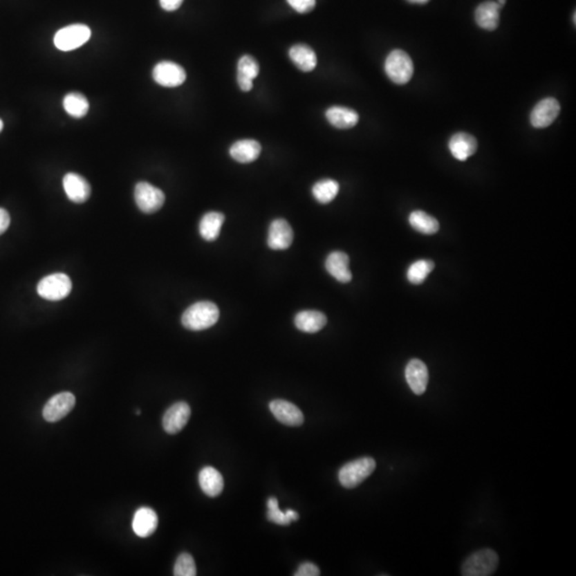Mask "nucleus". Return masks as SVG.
<instances>
[{"instance_id":"obj_17","label":"nucleus","mask_w":576,"mask_h":576,"mask_svg":"<svg viewBox=\"0 0 576 576\" xmlns=\"http://www.w3.org/2000/svg\"><path fill=\"white\" fill-rule=\"evenodd\" d=\"M133 530L140 538H147L154 534L158 526V517L153 509L142 507L138 509L133 516Z\"/></svg>"},{"instance_id":"obj_38","label":"nucleus","mask_w":576,"mask_h":576,"mask_svg":"<svg viewBox=\"0 0 576 576\" xmlns=\"http://www.w3.org/2000/svg\"><path fill=\"white\" fill-rule=\"evenodd\" d=\"M409 3H416V5H425L427 3L429 0H408Z\"/></svg>"},{"instance_id":"obj_6","label":"nucleus","mask_w":576,"mask_h":576,"mask_svg":"<svg viewBox=\"0 0 576 576\" xmlns=\"http://www.w3.org/2000/svg\"><path fill=\"white\" fill-rule=\"evenodd\" d=\"M37 294L49 301L62 300L70 295L72 282L64 273H53L47 275L37 284Z\"/></svg>"},{"instance_id":"obj_24","label":"nucleus","mask_w":576,"mask_h":576,"mask_svg":"<svg viewBox=\"0 0 576 576\" xmlns=\"http://www.w3.org/2000/svg\"><path fill=\"white\" fill-rule=\"evenodd\" d=\"M290 58L304 73L312 72L317 66L315 52L306 44H296L290 49Z\"/></svg>"},{"instance_id":"obj_27","label":"nucleus","mask_w":576,"mask_h":576,"mask_svg":"<svg viewBox=\"0 0 576 576\" xmlns=\"http://www.w3.org/2000/svg\"><path fill=\"white\" fill-rule=\"evenodd\" d=\"M64 110L73 118H84L89 111V102L84 94L72 92L64 98Z\"/></svg>"},{"instance_id":"obj_32","label":"nucleus","mask_w":576,"mask_h":576,"mask_svg":"<svg viewBox=\"0 0 576 576\" xmlns=\"http://www.w3.org/2000/svg\"><path fill=\"white\" fill-rule=\"evenodd\" d=\"M238 74L247 76L250 80H254L259 73V64L257 59L250 55H245L238 61Z\"/></svg>"},{"instance_id":"obj_10","label":"nucleus","mask_w":576,"mask_h":576,"mask_svg":"<svg viewBox=\"0 0 576 576\" xmlns=\"http://www.w3.org/2000/svg\"><path fill=\"white\" fill-rule=\"evenodd\" d=\"M192 416L189 405L185 402H175L165 413L162 426L169 434H176L182 431Z\"/></svg>"},{"instance_id":"obj_3","label":"nucleus","mask_w":576,"mask_h":576,"mask_svg":"<svg viewBox=\"0 0 576 576\" xmlns=\"http://www.w3.org/2000/svg\"><path fill=\"white\" fill-rule=\"evenodd\" d=\"M375 470V461L371 457H363L348 462L340 470L339 481L346 489H353L361 485Z\"/></svg>"},{"instance_id":"obj_2","label":"nucleus","mask_w":576,"mask_h":576,"mask_svg":"<svg viewBox=\"0 0 576 576\" xmlns=\"http://www.w3.org/2000/svg\"><path fill=\"white\" fill-rule=\"evenodd\" d=\"M499 558L495 550L483 548L467 558L462 565L463 576H490L499 567Z\"/></svg>"},{"instance_id":"obj_18","label":"nucleus","mask_w":576,"mask_h":576,"mask_svg":"<svg viewBox=\"0 0 576 576\" xmlns=\"http://www.w3.org/2000/svg\"><path fill=\"white\" fill-rule=\"evenodd\" d=\"M326 269L339 282L348 283L353 279L349 269V257L341 251H335L328 255Z\"/></svg>"},{"instance_id":"obj_13","label":"nucleus","mask_w":576,"mask_h":576,"mask_svg":"<svg viewBox=\"0 0 576 576\" xmlns=\"http://www.w3.org/2000/svg\"><path fill=\"white\" fill-rule=\"evenodd\" d=\"M406 380L412 392L416 395H422L427 390L429 373L424 362L413 359L409 362L405 371Z\"/></svg>"},{"instance_id":"obj_33","label":"nucleus","mask_w":576,"mask_h":576,"mask_svg":"<svg viewBox=\"0 0 576 576\" xmlns=\"http://www.w3.org/2000/svg\"><path fill=\"white\" fill-rule=\"evenodd\" d=\"M288 5L300 15H306L314 10L316 0H286Z\"/></svg>"},{"instance_id":"obj_29","label":"nucleus","mask_w":576,"mask_h":576,"mask_svg":"<svg viewBox=\"0 0 576 576\" xmlns=\"http://www.w3.org/2000/svg\"><path fill=\"white\" fill-rule=\"evenodd\" d=\"M434 269V263L432 261L420 259V261L413 263L410 268L408 269V273H407L409 282L416 285L422 284Z\"/></svg>"},{"instance_id":"obj_21","label":"nucleus","mask_w":576,"mask_h":576,"mask_svg":"<svg viewBox=\"0 0 576 576\" xmlns=\"http://www.w3.org/2000/svg\"><path fill=\"white\" fill-rule=\"evenodd\" d=\"M327 316L318 310H302L295 317V326L306 333H316L327 324Z\"/></svg>"},{"instance_id":"obj_16","label":"nucleus","mask_w":576,"mask_h":576,"mask_svg":"<svg viewBox=\"0 0 576 576\" xmlns=\"http://www.w3.org/2000/svg\"><path fill=\"white\" fill-rule=\"evenodd\" d=\"M450 153L457 160L465 161L477 151L479 143L476 138L467 133H457L450 138L448 143Z\"/></svg>"},{"instance_id":"obj_39","label":"nucleus","mask_w":576,"mask_h":576,"mask_svg":"<svg viewBox=\"0 0 576 576\" xmlns=\"http://www.w3.org/2000/svg\"><path fill=\"white\" fill-rule=\"evenodd\" d=\"M496 3H499V7L503 8L506 3V0H497Z\"/></svg>"},{"instance_id":"obj_34","label":"nucleus","mask_w":576,"mask_h":576,"mask_svg":"<svg viewBox=\"0 0 576 576\" xmlns=\"http://www.w3.org/2000/svg\"><path fill=\"white\" fill-rule=\"evenodd\" d=\"M320 575V570L317 566L312 562H304L299 566L295 576H318Z\"/></svg>"},{"instance_id":"obj_23","label":"nucleus","mask_w":576,"mask_h":576,"mask_svg":"<svg viewBox=\"0 0 576 576\" xmlns=\"http://www.w3.org/2000/svg\"><path fill=\"white\" fill-rule=\"evenodd\" d=\"M326 117L332 127L340 129H348L355 127L359 122V115L353 109L342 106H334L326 112Z\"/></svg>"},{"instance_id":"obj_11","label":"nucleus","mask_w":576,"mask_h":576,"mask_svg":"<svg viewBox=\"0 0 576 576\" xmlns=\"http://www.w3.org/2000/svg\"><path fill=\"white\" fill-rule=\"evenodd\" d=\"M560 105L553 97L544 98L530 113V123L536 129H546L559 115Z\"/></svg>"},{"instance_id":"obj_35","label":"nucleus","mask_w":576,"mask_h":576,"mask_svg":"<svg viewBox=\"0 0 576 576\" xmlns=\"http://www.w3.org/2000/svg\"><path fill=\"white\" fill-rule=\"evenodd\" d=\"M237 82L238 86H239V88L241 89V91L249 92L252 90V80H250V78L247 77V76H243V75L241 74H237Z\"/></svg>"},{"instance_id":"obj_15","label":"nucleus","mask_w":576,"mask_h":576,"mask_svg":"<svg viewBox=\"0 0 576 576\" xmlns=\"http://www.w3.org/2000/svg\"><path fill=\"white\" fill-rule=\"evenodd\" d=\"M64 188L70 201L84 203L91 196V186L86 178L76 173L64 175Z\"/></svg>"},{"instance_id":"obj_22","label":"nucleus","mask_w":576,"mask_h":576,"mask_svg":"<svg viewBox=\"0 0 576 576\" xmlns=\"http://www.w3.org/2000/svg\"><path fill=\"white\" fill-rule=\"evenodd\" d=\"M261 147L257 140H239L230 149V155L234 160L241 164H250L257 160L261 155Z\"/></svg>"},{"instance_id":"obj_8","label":"nucleus","mask_w":576,"mask_h":576,"mask_svg":"<svg viewBox=\"0 0 576 576\" xmlns=\"http://www.w3.org/2000/svg\"><path fill=\"white\" fill-rule=\"evenodd\" d=\"M76 398L71 392H61L47 400L43 408V418L46 422H56L66 418L74 409Z\"/></svg>"},{"instance_id":"obj_28","label":"nucleus","mask_w":576,"mask_h":576,"mask_svg":"<svg viewBox=\"0 0 576 576\" xmlns=\"http://www.w3.org/2000/svg\"><path fill=\"white\" fill-rule=\"evenodd\" d=\"M340 192V185L331 178L319 180L313 186V196L319 203L328 204L333 201Z\"/></svg>"},{"instance_id":"obj_5","label":"nucleus","mask_w":576,"mask_h":576,"mask_svg":"<svg viewBox=\"0 0 576 576\" xmlns=\"http://www.w3.org/2000/svg\"><path fill=\"white\" fill-rule=\"evenodd\" d=\"M91 37V29L84 24H74L61 28L55 35L54 43L62 52H71L82 46Z\"/></svg>"},{"instance_id":"obj_37","label":"nucleus","mask_w":576,"mask_h":576,"mask_svg":"<svg viewBox=\"0 0 576 576\" xmlns=\"http://www.w3.org/2000/svg\"><path fill=\"white\" fill-rule=\"evenodd\" d=\"M11 219H10L9 212L3 208H0V235L7 231Z\"/></svg>"},{"instance_id":"obj_26","label":"nucleus","mask_w":576,"mask_h":576,"mask_svg":"<svg viewBox=\"0 0 576 576\" xmlns=\"http://www.w3.org/2000/svg\"><path fill=\"white\" fill-rule=\"evenodd\" d=\"M409 223L416 231L425 235H434L439 231L440 224L436 218L422 210H416L409 216Z\"/></svg>"},{"instance_id":"obj_31","label":"nucleus","mask_w":576,"mask_h":576,"mask_svg":"<svg viewBox=\"0 0 576 576\" xmlns=\"http://www.w3.org/2000/svg\"><path fill=\"white\" fill-rule=\"evenodd\" d=\"M267 507H268V511H267V519H268L270 522L275 523V524L278 525H290V519L288 518L287 516L286 511H282L280 508H279V502L278 499H275V497H269L268 501H267Z\"/></svg>"},{"instance_id":"obj_19","label":"nucleus","mask_w":576,"mask_h":576,"mask_svg":"<svg viewBox=\"0 0 576 576\" xmlns=\"http://www.w3.org/2000/svg\"><path fill=\"white\" fill-rule=\"evenodd\" d=\"M502 8L495 1H485L476 8L475 21L481 28L493 31L499 25V12Z\"/></svg>"},{"instance_id":"obj_40","label":"nucleus","mask_w":576,"mask_h":576,"mask_svg":"<svg viewBox=\"0 0 576 576\" xmlns=\"http://www.w3.org/2000/svg\"><path fill=\"white\" fill-rule=\"evenodd\" d=\"M3 120L0 119V131H3Z\"/></svg>"},{"instance_id":"obj_30","label":"nucleus","mask_w":576,"mask_h":576,"mask_svg":"<svg viewBox=\"0 0 576 576\" xmlns=\"http://www.w3.org/2000/svg\"><path fill=\"white\" fill-rule=\"evenodd\" d=\"M173 574L175 576H196V566L194 557L188 553L180 554L175 562Z\"/></svg>"},{"instance_id":"obj_7","label":"nucleus","mask_w":576,"mask_h":576,"mask_svg":"<svg viewBox=\"0 0 576 576\" xmlns=\"http://www.w3.org/2000/svg\"><path fill=\"white\" fill-rule=\"evenodd\" d=\"M135 200L141 212L154 214L164 206L166 196L159 188L149 183L140 182L135 187Z\"/></svg>"},{"instance_id":"obj_20","label":"nucleus","mask_w":576,"mask_h":576,"mask_svg":"<svg viewBox=\"0 0 576 576\" xmlns=\"http://www.w3.org/2000/svg\"><path fill=\"white\" fill-rule=\"evenodd\" d=\"M198 483L202 491L210 497L218 496L223 491V477L215 467H203L198 474Z\"/></svg>"},{"instance_id":"obj_9","label":"nucleus","mask_w":576,"mask_h":576,"mask_svg":"<svg viewBox=\"0 0 576 576\" xmlns=\"http://www.w3.org/2000/svg\"><path fill=\"white\" fill-rule=\"evenodd\" d=\"M187 75L184 68L171 61H161L153 70V78L166 88H175L184 84Z\"/></svg>"},{"instance_id":"obj_4","label":"nucleus","mask_w":576,"mask_h":576,"mask_svg":"<svg viewBox=\"0 0 576 576\" xmlns=\"http://www.w3.org/2000/svg\"><path fill=\"white\" fill-rule=\"evenodd\" d=\"M385 73L387 77L397 84H405L410 82L414 72L412 59L400 49L391 52L385 60Z\"/></svg>"},{"instance_id":"obj_1","label":"nucleus","mask_w":576,"mask_h":576,"mask_svg":"<svg viewBox=\"0 0 576 576\" xmlns=\"http://www.w3.org/2000/svg\"><path fill=\"white\" fill-rule=\"evenodd\" d=\"M219 316V308L215 304L210 301L196 302L185 310L182 324L186 329L202 331L216 324Z\"/></svg>"},{"instance_id":"obj_14","label":"nucleus","mask_w":576,"mask_h":576,"mask_svg":"<svg viewBox=\"0 0 576 576\" xmlns=\"http://www.w3.org/2000/svg\"><path fill=\"white\" fill-rule=\"evenodd\" d=\"M294 241V232L290 224L284 219H275L269 227L267 243L272 250H286Z\"/></svg>"},{"instance_id":"obj_25","label":"nucleus","mask_w":576,"mask_h":576,"mask_svg":"<svg viewBox=\"0 0 576 576\" xmlns=\"http://www.w3.org/2000/svg\"><path fill=\"white\" fill-rule=\"evenodd\" d=\"M225 217L223 214L218 212H210L202 217L198 225V231L202 238L206 241H214L219 237L222 224Z\"/></svg>"},{"instance_id":"obj_12","label":"nucleus","mask_w":576,"mask_h":576,"mask_svg":"<svg viewBox=\"0 0 576 576\" xmlns=\"http://www.w3.org/2000/svg\"><path fill=\"white\" fill-rule=\"evenodd\" d=\"M271 413L277 420L290 426V427H298L301 426L304 422V413L296 406L287 400L283 399H275L269 405Z\"/></svg>"},{"instance_id":"obj_36","label":"nucleus","mask_w":576,"mask_h":576,"mask_svg":"<svg viewBox=\"0 0 576 576\" xmlns=\"http://www.w3.org/2000/svg\"><path fill=\"white\" fill-rule=\"evenodd\" d=\"M184 0H159L160 7L168 12L175 11L182 6Z\"/></svg>"}]
</instances>
